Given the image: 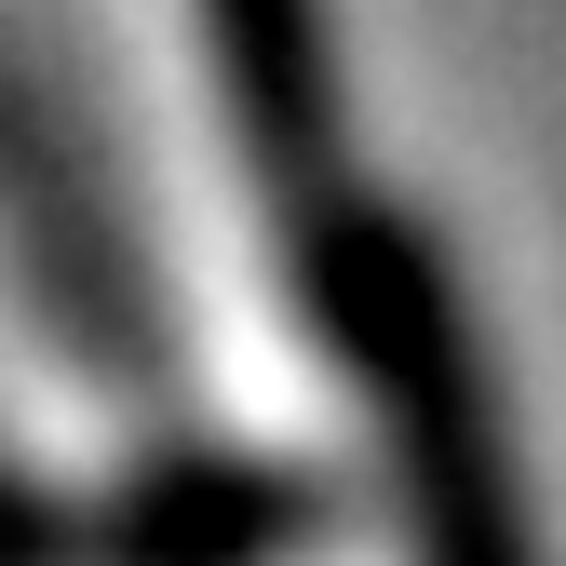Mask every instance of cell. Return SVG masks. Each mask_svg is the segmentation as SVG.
<instances>
[{"label":"cell","instance_id":"7a4b0ae2","mask_svg":"<svg viewBox=\"0 0 566 566\" xmlns=\"http://www.w3.org/2000/svg\"><path fill=\"white\" fill-rule=\"evenodd\" d=\"M217 41V108L243 135V163L324 230L337 217V41L324 0H189Z\"/></svg>","mask_w":566,"mask_h":566},{"label":"cell","instance_id":"6da1fadb","mask_svg":"<svg viewBox=\"0 0 566 566\" xmlns=\"http://www.w3.org/2000/svg\"><path fill=\"white\" fill-rule=\"evenodd\" d=\"M311 297H324V337L350 365L365 446L391 472L405 566H539V513H526V472L500 446V391H485V350H472V311H459L432 230L324 217Z\"/></svg>","mask_w":566,"mask_h":566}]
</instances>
